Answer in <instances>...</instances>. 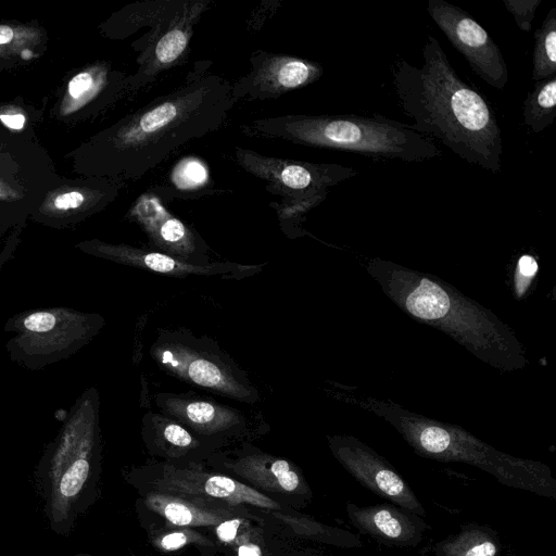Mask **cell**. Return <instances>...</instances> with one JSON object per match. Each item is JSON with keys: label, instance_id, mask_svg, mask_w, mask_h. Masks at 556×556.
<instances>
[{"label": "cell", "instance_id": "6da1fadb", "mask_svg": "<svg viewBox=\"0 0 556 556\" xmlns=\"http://www.w3.org/2000/svg\"><path fill=\"white\" fill-rule=\"evenodd\" d=\"M198 61L185 81L126 115L103 136L102 170L113 180H136L185 146L224 126L236 102L231 83Z\"/></svg>", "mask_w": 556, "mask_h": 556}, {"label": "cell", "instance_id": "7a4b0ae2", "mask_svg": "<svg viewBox=\"0 0 556 556\" xmlns=\"http://www.w3.org/2000/svg\"><path fill=\"white\" fill-rule=\"evenodd\" d=\"M392 83L409 128L440 141L466 162L500 172L503 138L496 114L485 98L455 72L441 45L428 35L421 66L399 60Z\"/></svg>", "mask_w": 556, "mask_h": 556}, {"label": "cell", "instance_id": "3957f363", "mask_svg": "<svg viewBox=\"0 0 556 556\" xmlns=\"http://www.w3.org/2000/svg\"><path fill=\"white\" fill-rule=\"evenodd\" d=\"M364 266L400 309L447 334L483 363L502 371L519 370L528 364L515 331L447 282L378 257Z\"/></svg>", "mask_w": 556, "mask_h": 556}, {"label": "cell", "instance_id": "277c9868", "mask_svg": "<svg viewBox=\"0 0 556 556\" xmlns=\"http://www.w3.org/2000/svg\"><path fill=\"white\" fill-rule=\"evenodd\" d=\"M348 401L390 424L421 457L464 463L505 486L556 500V479L541 462L501 452L459 426L413 413L389 400L349 395Z\"/></svg>", "mask_w": 556, "mask_h": 556}, {"label": "cell", "instance_id": "5b68a950", "mask_svg": "<svg viewBox=\"0 0 556 556\" xmlns=\"http://www.w3.org/2000/svg\"><path fill=\"white\" fill-rule=\"evenodd\" d=\"M247 137L404 162L438 157L442 151L408 124L375 114H283L261 117L239 126Z\"/></svg>", "mask_w": 556, "mask_h": 556}, {"label": "cell", "instance_id": "8992f818", "mask_svg": "<svg viewBox=\"0 0 556 556\" xmlns=\"http://www.w3.org/2000/svg\"><path fill=\"white\" fill-rule=\"evenodd\" d=\"M212 4V0H141L116 13L114 37H130L143 29L132 41L137 71L127 77L128 92L143 90L188 61L194 27Z\"/></svg>", "mask_w": 556, "mask_h": 556}, {"label": "cell", "instance_id": "52a82bcc", "mask_svg": "<svg viewBox=\"0 0 556 556\" xmlns=\"http://www.w3.org/2000/svg\"><path fill=\"white\" fill-rule=\"evenodd\" d=\"M150 355L163 371L190 386L247 404L260 400L248 372L206 336L161 330Z\"/></svg>", "mask_w": 556, "mask_h": 556}, {"label": "cell", "instance_id": "ba28073f", "mask_svg": "<svg viewBox=\"0 0 556 556\" xmlns=\"http://www.w3.org/2000/svg\"><path fill=\"white\" fill-rule=\"evenodd\" d=\"M235 162L266 182V190L282 199H303L328 193L330 187L355 177L357 172L341 164L313 163L270 156L235 147Z\"/></svg>", "mask_w": 556, "mask_h": 556}, {"label": "cell", "instance_id": "9c48e42d", "mask_svg": "<svg viewBox=\"0 0 556 556\" xmlns=\"http://www.w3.org/2000/svg\"><path fill=\"white\" fill-rule=\"evenodd\" d=\"M427 12L472 72L491 87L503 90L508 70L501 49L465 10L445 0H429Z\"/></svg>", "mask_w": 556, "mask_h": 556}, {"label": "cell", "instance_id": "30bf717a", "mask_svg": "<svg viewBox=\"0 0 556 556\" xmlns=\"http://www.w3.org/2000/svg\"><path fill=\"white\" fill-rule=\"evenodd\" d=\"M328 444L334 458L364 488L389 503L426 516L416 493L377 451L353 435L328 437Z\"/></svg>", "mask_w": 556, "mask_h": 556}, {"label": "cell", "instance_id": "8fae6325", "mask_svg": "<svg viewBox=\"0 0 556 556\" xmlns=\"http://www.w3.org/2000/svg\"><path fill=\"white\" fill-rule=\"evenodd\" d=\"M249 61L250 71L231 83L236 103L277 99L317 81L324 74L319 63L287 53L257 49Z\"/></svg>", "mask_w": 556, "mask_h": 556}, {"label": "cell", "instance_id": "7c38bea8", "mask_svg": "<svg viewBox=\"0 0 556 556\" xmlns=\"http://www.w3.org/2000/svg\"><path fill=\"white\" fill-rule=\"evenodd\" d=\"M127 218L146 233L153 250L194 264L210 263L208 247L187 223L174 215L152 190L139 194Z\"/></svg>", "mask_w": 556, "mask_h": 556}, {"label": "cell", "instance_id": "4fadbf2b", "mask_svg": "<svg viewBox=\"0 0 556 556\" xmlns=\"http://www.w3.org/2000/svg\"><path fill=\"white\" fill-rule=\"evenodd\" d=\"M160 412L194 433L215 438L239 433L248 428V415L211 397L193 393L161 392L154 396Z\"/></svg>", "mask_w": 556, "mask_h": 556}, {"label": "cell", "instance_id": "5bb4252c", "mask_svg": "<svg viewBox=\"0 0 556 556\" xmlns=\"http://www.w3.org/2000/svg\"><path fill=\"white\" fill-rule=\"evenodd\" d=\"M346 514L362 534L390 547H416L431 529L424 517L392 503L358 506L348 502Z\"/></svg>", "mask_w": 556, "mask_h": 556}, {"label": "cell", "instance_id": "9a60e30c", "mask_svg": "<svg viewBox=\"0 0 556 556\" xmlns=\"http://www.w3.org/2000/svg\"><path fill=\"white\" fill-rule=\"evenodd\" d=\"M98 250L119 263L147 271L170 277L218 276L225 279H241L260 273L263 264L242 265L231 262L194 264L153 249L128 244H99Z\"/></svg>", "mask_w": 556, "mask_h": 556}, {"label": "cell", "instance_id": "2e32d148", "mask_svg": "<svg viewBox=\"0 0 556 556\" xmlns=\"http://www.w3.org/2000/svg\"><path fill=\"white\" fill-rule=\"evenodd\" d=\"M434 556H505L496 530L486 525L468 522L432 546Z\"/></svg>", "mask_w": 556, "mask_h": 556}, {"label": "cell", "instance_id": "e0dca14e", "mask_svg": "<svg viewBox=\"0 0 556 556\" xmlns=\"http://www.w3.org/2000/svg\"><path fill=\"white\" fill-rule=\"evenodd\" d=\"M169 186H154L150 190L161 199L164 198H197L205 193L220 192L208 188L211 184L206 166L197 157L189 156L180 160L169 175Z\"/></svg>", "mask_w": 556, "mask_h": 556}, {"label": "cell", "instance_id": "ac0fdd59", "mask_svg": "<svg viewBox=\"0 0 556 556\" xmlns=\"http://www.w3.org/2000/svg\"><path fill=\"white\" fill-rule=\"evenodd\" d=\"M556 75L535 81L522 109L525 124L533 131L546 129L556 117Z\"/></svg>", "mask_w": 556, "mask_h": 556}, {"label": "cell", "instance_id": "d6986e66", "mask_svg": "<svg viewBox=\"0 0 556 556\" xmlns=\"http://www.w3.org/2000/svg\"><path fill=\"white\" fill-rule=\"evenodd\" d=\"M532 79L556 75V9L552 8L534 33Z\"/></svg>", "mask_w": 556, "mask_h": 556}, {"label": "cell", "instance_id": "ffe728a7", "mask_svg": "<svg viewBox=\"0 0 556 556\" xmlns=\"http://www.w3.org/2000/svg\"><path fill=\"white\" fill-rule=\"evenodd\" d=\"M203 490L207 495L222 498L230 504L248 503L265 508L279 507L269 497L226 476H210L203 485Z\"/></svg>", "mask_w": 556, "mask_h": 556}, {"label": "cell", "instance_id": "44dd1931", "mask_svg": "<svg viewBox=\"0 0 556 556\" xmlns=\"http://www.w3.org/2000/svg\"><path fill=\"white\" fill-rule=\"evenodd\" d=\"M148 503L151 508L177 526H208L223 518L215 513L203 510L178 500L151 497Z\"/></svg>", "mask_w": 556, "mask_h": 556}, {"label": "cell", "instance_id": "7402d4cb", "mask_svg": "<svg viewBox=\"0 0 556 556\" xmlns=\"http://www.w3.org/2000/svg\"><path fill=\"white\" fill-rule=\"evenodd\" d=\"M328 193L303 199H282V202H274L281 225L299 224L304 215L313 207L320 204Z\"/></svg>", "mask_w": 556, "mask_h": 556}, {"label": "cell", "instance_id": "603a6c76", "mask_svg": "<svg viewBox=\"0 0 556 556\" xmlns=\"http://www.w3.org/2000/svg\"><path fill=\"white\" fill-rule=\"evenodd\" d=\"M90 465L86 458L74 460L59 481V493L64 498L75 497L89 476Z\"/></svg>", "mask_w": 556, "mask_h": 556}, {"label": "cell", "instance_id": "cb8c5ba5", "mask_svg": "<svg viewBox=\"0 0 556 556\" xmlns=\"http://www.w3.org/2000/svg\"><path fill=\"white\" fill-rule=\"evenodd\" d=\"M502 2L514 17L517 27L522 31L529 33L542 0H502Z\"/></svg>", "mask_w": 556, "mask_h": 556}, {"label": "cell", "instance_id": "d4e9b609", "mask_svg": "<svg viewBox=\"0 0 556 556\" xmlns=\"http://www.w3.org/2000/svg\"><path fill=\"white\" fill-rule=\"evenodd\" d=\"M55 325V317L49 312H36L24 319V327L33 332H47Z\"/></svg>", "mask_w": 556, "mask_h": 556}, {"label": "cell", "instance_id": "484cf974", "mask_svg": "<svg viewBox=\"0 0 556 556\" xmlns=\"http://www.w3.org/2000/svg\"><path fill=\"white\" fill-rule=\"evenodd\" d=\"M85 201V197L81 192L72 191L60 194L54 200V206L56 208L67 210L79 207Z\"/></svg>", "mask_w": 556, "mask_h": 556}, {"label": "cell", "instance_id": "4316f807", "mask_svg": "<svg viewBox=\"0 0 556 556\" xmlns=\"http://www.w3.org/2000/svg\"><path fill=\"white\" fill-rule=\"evenodd\" d=\"M241 519L226 520L216 528V534L223 542H230L236 538L237 530L241 525Z\"/></svg>", "mask_w": 556, "mask_h": 556}, {"label": "cell", "instance_id": "83f0119b", "mask_svg": "<svg viewBox=\"0 0 556 556\" xmlns=\"http://www.w3.org/2000/svg\"><path fill=\"white\" fill-rule=\"evenodd\" d=\"M188 541V536L182 532H174L166 534L161 540V546L167 551H175L184 546Z\"/></svg>", "mask_w": 556, "mask_h": 556}, {"label": "cell", "instance_id": "f1b7e54d", "mask_svg": "<svg viewBox=\"0 0 556 556\" xmlns=\"http://www.w3.org/2000/svg\"><path fill=\"white\" fill-rule=\"evenodd\" d=\"M538 264L531 255H522L518 261V270L523 277L530 278L535 274Z\"/></svg>", "mask_w": 556, "mask_h": 556}, {"label": "cell", "instance_id": "f546056e", "mask_svg": "<svg viewBox=\"0 0 556 556\" xmlns=\"http://www.w3.org/2000/svg\"><path fill=\"white\" fill-rule=\"evenodd\" d=\"M0 121L11 129H22L25 124V116L20 113L15 114H1Z\"/></svg>", "mask_w": 556, "mask_h": 556}, {"label": "cell", "instance_id": "4dcf8cb0", "mask_svg": "<svg viewBox=\"0 0 556 556\" xmlns=\"http://www.w3.org/2000/svg\"><path fill=\"white\" fill-rule=\"evenodd\" d=\"M238 556H262V554L257 545L244 544L239 547Z\"/></svg>", "mask_w": 556, "mask_h": 556}, {"label": "cell", "instance_id": "1f68e13d", "mask_svg": "<svg viewBox=\"0 0 556 556\" xmlns=\"http://www.w3.org/2000/svg\"><path fill=\"white\" fill-rule=\"evenodd\" d=\"M14 37L13 28L8 25H0V46L10 42Z\"/></svg>", "mask_w": 556, "mask_h": 556}]
</instances>
